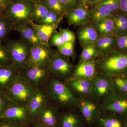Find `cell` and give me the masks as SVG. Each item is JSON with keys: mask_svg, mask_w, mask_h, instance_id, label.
<instances>
[{"mask_svg": "<svg viewBox=\"0 0 127 127\" xmlns=\"http://www.w3.org/2000/svg\"><path fill=\"white\" fill-rule=\"evenodd\" d=\"M60 115L59 109L49 101L38 113L34 121L47 127H60Z\"/></svg>", "mask_w": 127, "mask_h": 127, "instance_id": "7c38bea8", "label": "cell"}, {"mask_svg": "<svg viewBox=\"0 0 127 127\" xmlns=\"http://www.w3.org/2000/svg\"><path fill=\"white\" fill-rule=\"evenodd\" d=\"M44 87L49 101L59 110L77 107L79 97L66 82L52 76Z\"/></svg>", "mask_w": 127, "mask_h": 127, "instance_id": "6da1fadb", "label": "cell"}, {"mask_svg": "<svg viewBox=\"0 0 127 127\" xmlns=\"http://www.w3.org/2000/svg\"><path fill=\"white\" fill-rule=\"evenodd\" d=\"M99 36L94 27L91 26L83 27L78 33V40L82 46L88 43H95Z\"/></svg>", "mask_w": 127, "mask_h": 127, "instance_id": "cb8c5ba5", "label": "cell"}, {"mask_svg": "<svg viewBox=\"0 0 127 127\" xmlns=\"http://www.w3.org/2000/svg\"><path fill=\"white\" fill-rule=\"evenodd\" d=\"M48 9L62 16H65L67 14L66 9L59 0H43Z\"/></svg>", "mask_w": 127, "mask_h": 127, "instance_id": "1f68e13d", "label": "cell"}, {"mask_svg": "<svg viewBox=\"0 0 127 127\" xmlns=\"http://www.w3.org/2000/svg\"><path fill=\"white\" fill-rule=\"evenodd\" d=\"M4 10H2V9H0V16H1L2 15L4 14Z\"/></svg>", "mask_w": 127, "mask_h": 127, "instance_id": "f907efd6", "label": "cell"}, {"mask_svg": "<svg viewBox=\"0 0 127 127\" xmlns=\"http://www.w3.org/2000/svg\"><path fill=\"white\" fill-rule=\"evenodd\" d=\"M63 17L56 12L49 10L47 14L39 24L59 26Z\"/></svg>", "mask_w": 127, "mask_h": 127, "instance_id": "d6a6232c", "label": "cell"}, {"mask_svg": "<svg viewBox=\"0 0 127 127\" xmlns=\"http://www.w3.org/2000/svg\"><path fill=\"white\" fill-rule=\"evenodd\" d=\"M117 36L110 35L99 36L94 44L98 50L100 56L107 55L115 50Z\"/></svg>", "mask_w": 127, "mask_h": 127, "instance_id": "603a6c76", "label": "cell"}, {"mask_svg": "<svg viewBox=\"0 0 127 127\" xmlns=\"http://www.w3.org/2000/svg\"><path fill=\"white\" fill-rule=\"evenodd\" d=\"M77 108L84 120L92 124L96 121L101 111V105L92 96L81 97Z\"/></svg>", "mask_w": 127, "mask_h": 127, "instance_id": "9c48e42d", "label": "cell"}, {"mask_svg": "<svg viewBox=\"0 0 127 127\" xmlns=\"http://www.w3.org/2000/svg\"><path fill=\"white\" fill-rule=\"evenodd\" d=\"M119 3L120 0H104L100 4L107 10L116 13L119 10Z\"/></svg>", "mask_w": 127, "mask_h": 127, "instance_id": "74e56055", "label": "cell"}, {"mask_svg": "<svg viewBox=\"0 0 127 127\" xmlns=\"http://www.w3.org/2000/svg\"><path fill=\"white\" fill-rule=\"evenodd\" d=\"M98 74L96 60L79 62L69 80L77 78L93 79Z\"/></svg>", "mask_w": 127, "mask_h": 127, "instance_id": "9a60e30c", "label": "cell"}, {"mask_svg": "<svg viewBox=\"0 0 127 127\" xmlns=\"http://www.w3.org/2000/svg\"><path fill=\"white\" fill-rule=\"evenodd\" d=\"M104 0H92L94 6L99 4L104 1Z\"/></svg>", "mask_w": 127, "mask_h": 127, "instance_id": "7dc6e473", "label": "cell"}, {"mask_svg": "<svg viewBox=\"0 0 127 127\" xmlns=\"http://www.w3.org/2000/svg\"><path fill=\"white\" fill-rule=\"evenodd\" d=\"M115 48L116 51L127 52V32L117 35Z\"/></svg>", "mask_w": 127, "mask_h": 127, "instance_id": "d590c367", "label": "cell"}, {"mask_svg": "<svg viewBox=\"0 0 127 127\" xmlns=\"http://www.w3.org/2000/svg\"><path fill=\"white\" fill-rule=\"evenodd\" d=\"M93 80L77 78L66 82L78 96H92Z\"/></svg>", "mask_w": 127, "mask_h": 127, "instance_id": "ac0fdd59", "label": "cell"}, {"mask_svg": "<svg viewBox=\"0 0 127 127\" xmlns=\"http://www.w3.org/2000/svg\"><path fill=\"white\" fill-rule=\"evenodd\" d=\"M28 0L34 3V4H35V3H36V2L41 1L42 0Z\"/></svg>", "mask_w": 127, "mask_h": 127, "instance_id": "681fc988", "label": "cell"}, {"mask_svg": "<svg viewBox=\"0 0 127 127\" xmlns=\"http://www.w3.org/2000/svg\"><path fill=\"white\" fill-rule=\"evenodd\" d=\"M5 46L9 51L13 64L20 71L26 67L32 45L26 40H8Z\"/></svg>", "mask_w": 127, "mask_h": 127, "instance_id": "5b68a950", "label": "cell"}, {"mask_svg": "<svg viewBox=\"0 0 127 127\" xmlns=\"http://www.w3.org/2000/svg\"><path fill=\"white\" fill-rule=\"evenodd\" d=\"M82 118L77 108L63 110L60 115V127H81Z\"/></svg>", "mask_w": 127, "mask_h": 127, "instance_id": "d6986e66", "label": "cell"}, {"mask_svg": "<svg viewBox=\"0 0 127 127\" xmlns=\"http://www.w3.org/2000/svg\"><path fill=\"white\" fill-rule=\"evenodd\" d=\"M100 36L116 35L114 22L112 17L107 18L94 24Z\"/></svg>", "mask_w": 127, "mask_h": 127, "instance_id": "d4e9b609", "label": "cell"}, {"mask_svg": "<svg viewBox=\"0 0 127 127\" xmlns=\"http://www.w3.org/2000/svg\"><path fill=\"white\" fill-rule=\"evenodd\" d=\"M13 28V25L4 13L0 16V42L6 40Z\"/></svg>", "mask_w": 127, "mask_h": 127, "instance_id": "f1b7e54d", "label": "cell"}, {"mask_svg": "<svg viewBox=\"0 0 127 127\" xmlns=\"http://www.w3.org/2000/svg\"><path fill=\"white\" fill-rule=\"evenodd\" d=\"M59 32L62 34L65 42L74 43L76 38L75 34L72 31L68 28H59Z\"/></svg>", "mask_w": 127, "mask_h": 127, "instance_id": "f35d334b", "label": "cell"}, {"mask_svg": "<svg viewBox=\"0 0 127 127\" xmlns=\"http://www.w3.org/2000/svg\"><path fill=\"white\" fill-rule=\"evenodd\" d=\"M34 4L28 0H12L4 13L13 27L32 20Z\"/></svg>", "mask_w": 127, "mask_h": 127, "instance_id": "277c9868", "label": "cell"}, {"mask_svg": "<svg viewBox=\"0 0 127 127\" xmlns=\"http://www.w3.org/2000/svg\"><path fill=\"white\" fill-rule=\"evenodd\" d=\"M98 73L112 78L127 75V52L114 50L96 60Z\"/></svg>", "mask_w": 127, "mask_h": 127, "instance_id": "7a4b0ae2", "label": "cell"}, {"mask_svg": "<svg viewBox=\"0 0 127 127\" xmlns=\"http://www.w3.org/2000/svg\"><path fill=\"white\" fill-rule=\"evenodd\" d=\"M65 43V41L59 31L56 30L52 34L49 40V44L51 46L56 47L57 48L61 46Z\"/></svg>", "mask_w": 127, "mask_h": 127, "instance_id": "8d00e7d4", "label": "cell"}, {"mask_svg": "<svg viewBox=\"0 0 127 127\" xmlns=\"http://www.w3.org/2000/svg\"><path fill=\"white\" fill-rule=\"evenodd\" d=\"M12 0H0V9L5 10Z\"/></svg>", "mask_w": 127, "mask_h": 127, "instance_id": "f6af8a7d", "label": "cell"}, {"mask_svg": "<svg viewBox=\"0 0 127 127\" xmlns=\"http://www.w3.org/2000/svg\"><path fill=\"white\" fill-rule=\"evenodd\" d=\"M67 12L77 7L79 3L77 0H59Z\"/></svg>", "mask_w": 127, "mask_h": 127, "instance_id": "b9f144b4", "label": "cell"}, {"mask_svg": "<svg viewBox=\"0 0 127 127\" xmlns=\"http://www.w3.org/2000/svg\"><path fill=\"white\" fill-rule=\"evenodd\" d=\"M117 35L127 32V17L121 12L114 13L112 16Z\"/></svg>", "mask_w": 127, "mask_h": 127, "instance_id": "f546056e", "label": "cell"}, {"mask_svg": "<svg viewBox=\"0 0 127 127\" xmlns=\"http://www.w3.org/2000/svg\"><path fill=\"white\" fill-rule=\"evenodd\" d=\"M48 66L53 76L66 82L70 78L75 67L68 58L53 51Z\"/></svg>", "mask_w": 127, "mask_h": 127, "instance_id": "52a82bcc", "label": "cell"}, {"mask_svg": "<svg viewBox=\"0 0 127 127\" xmlns=\"http://www.w3.org/2000/svg\"><path fill=\"white\" fill-rule=\"evenodd\" d=\"M12 65L13 62L7 48L0 42V67Z\"/></svg>", "mask_w": 127, "mask_h": 127, "instance_id": "836d02e7", "label": "cell"}, {"mask_svg": "<svg viewBox=\"0 0 127 127\" xmlns=\"http://www.w3.org/2000/svg\"><path fill=\"white\" fill-rule=\"evenodd\" d=\"M0 127H29L28 125H23L5 119H0Z\"/></svg>", "mask_w": 127, "mask_h": 127, "instance_id": "60d3db41", "label": "cell"}, {"mask_svg": "<svg viewBox=\"0 0 127 127\" xmlns=\"http://www.w3.org/2000/svg\"><path fill=\"white\" fill-rule=\"evenodd\" d=\"M96 122L100 127H127L122 117L113 113L102 110Z\"/></svg>", "mask_w": 127, "mask_h": 127, "instance_id": "e0dca14e", "label": "cell"}, {"mask_svg": "<svg viewBox=\"0 0 127 127\" xmlns=\"http://www.w3.org/2000/svg\"><path fill=\"white\" fill-rule=\"evenodd\" d=\"M49 10L43 0L35 3L32 20L35 23L40 24L47 14Z\"/></svg>", "mask_w": 127, "mask_h": 127, "instance_id": "83f0119b", "label": "cell"}, {"mask_svg": "<svg viewBox=\"0 0 127 127\" xmlns=\"http://www.w3.org/2000/svg\"><path fill=\"white\" fill-rule=\"evenodd\" d=\"M11 120L15 122L28 125L31 123L27 105L11 102L0 118Z\"/></svg>", "mask_w": 127, "mask_h": 127, "instance_id": "8fae6325", "label": "cell"}, {"mask_svg": "<svg viewBox=\"0 0 127 127\" xmlns=\"http://www.w3.org/2000/svg\"><path fill=\"white\" fill-rule=\"evenodd\" d=\"M101 110L123 118L127 113V96L116 92L108 101L101 105Z\"/></svg>", "mask_w": 127, "mask_h": 127, "instance_id": "5bb4252c", "label": "cell"}, {"mask_svg": "<svg viewBox=\"0 0 127 127\" xmlns=\"http://www.w3.org/2000/svg\"><path fill=\"white\" fill-rule=\"evenodd\" d=\"M28 23L33 28L43 45L50 47L49 40L58 27V25H41L35 23L32 20Z\"/></svg>", "mask_w": 127, "mask_h": 127, "instance_id": "44dd1931", "label": "cell"}, {"mask_svg": "<svg viewBox=\"0 0 127 127\" xmlns=\"http://www.w3.org/2000/svg\"><path fill=\"white\" fill-rule=\"evenodd\" d=\"M74 43L65 42L61 46L58 48V52L66 57L74 58L75 56Z\"/></svg>", "mask_w": 127, "mask_h": 127, "instance_id": "e575fe53", "label": "cell"}, {"mask_svg": "<svg viewBox=\"0 0 127 127\" xmlns=\"http://www.w3.org/2000/svg\"><path fill=\"white\" fill-rule=\"evenodd\" d=\"M123 118L124 119L125 124H126V126H127V113L124 117Z\"/></svg>", "mask_w": 127, "mask_h": 127, "instance_id": "c3c4849f", "label": "cell"}, {"mask_svg": "<svg viewBox=\"0 0 127 127\" xmlns=\"http://www.w3.org/2000/svg\"><path fill=\"white\" fill-rule=\"evenodd\" d=\"M20 73L13 64L0 67V92L4 93Z\"/></svg>", "mask_w": 127, "mask_h": 127, "instance_id": "ffe728a7", "label": "cell"}, {"mask_svg": "<svg viewBox=\"0 0 127 127\" xmlns=\"http://www.w3.org/2000/svg\"><path fill=\"white\" fill-rule=\"evenodd\" d=\"M112 78L99 73L93 80L92 96L102 105L108 101L116 93Z\"/></svg>", "mask_w": 127, "mask_h": 127, "instance_id": "8992f818", "label": "cell"}, {"mask_svg": "<svg viewBox=\"0 0 127 127\" xmlns=\"http://www.w3.org/2000/svg\"><path fill=\"white\" fill-rule=\"evenodd\" d=\"M20 72L35 89L44 86L52 76L48 65L43 66L25 67Z\"/></svg>", "mask_w": 127, "mask_h": 127, "instance_id": "ba28073f", "label": "cell"}, {"mask_svg": "<svg viewBox=\"0 0 127 127\" xmlns=\"http://www.w3.org/2000/svg\"><path fill=\"white\" fill-rule=\"evenodd\" d=\"M114 13L99 4L91 9V19L94 24L105 18L112 17Z\"/></svg>", "mask_w": 127, "mask_h": 127, "instance_id": "484cf974", "label": "cell"}, {"mask_svg": "<svg viewBox=\"0 0 127 127\" xmlns=\"http://www.w3.org/2000/svg\"><path fill=\"white\" fill-rule=\"evenodd\" d=\"M79 5L87 9L91 10L93 8L94 5L92 0H77Z\"/></svg>", "mask_w": 127, "mask_h": 127, "instance_id": "7bdbcfd3", "label": "cell"}, {"mask_svg": "<svg viewBox=\"0 0 127 127\" xmlns=\"http://www.w3.org/2000/svg\"><path fill=\"white\" fill-rule=\"evenodd\" d=\"M33 127H50L41 124L36 121L32 122Z\"/></svg>", "mask_w": 127, "mask_h": 127, "instance_id": "bcb514c9", "label": "cell"}, {"mask_svg": "<svg viewBox=\"0 0 127 127\" xmlns=\"http://www.w3.org/2000/svg\"><path fill=\"white\" fill-rule=\"evenodd\" d=\"M14 28L20 35L22 38L32 45H43L35 30L29 23L16 25Z\"/></svg>", "mask_w": 127, "mask_h": 127, "instance_id": "7402d4cb", "label": "cell"}, {"mask_svg": "<svg viewBox=\"0 0 127 127\" xmlns=\"http://www.w3.org/2000/svg\"><path fill=\"white\" fill-rule=\"evenodd\" d=\"M49 101L45 87L36 89L27 105L31 123L35 120L37 114Z\"/></svg>", "mask_w": 127, "mask_h": 127, "instance_id": "4fadbf2b", "label": "cell"}, {"mask_svg": "<svg viewBox=\"0 0 127 127\" xmlns=\"http://www.w3.org/2000/svg\"><path fill=\"white\" fill-rule=\"evenodd\" d=\"M52 50L44 45L32 46L26 67L48 65Z\"/></svg>", "mask_w": 127, "mask_h": 127, "instance_id": "30bf717a", "label": "cell"}, {"mask_svg": "<svg viewBox=\"0 0 127 127\" xmlns=\"http://www.w3.org/2000/svg\"><path fill=\"white\" fill-rule=\"evenodd\" d=\"M115 91L127 96V75L112 78Z\"/></svg>", "mask_w": 127, "mask_h": 127, "instance_id": "4dcf8cb0", "label": "cell"}, {"mask_svg": "<svg viewBox=\"0 0 127 127\" xmlns=\"http://www.w3.org/2000/svg\"><path fill=\"white\" fill-rule=\"evenodd\" d=\"M91 10L81 5L67 12L66 16L70 25L79 26L86 25L91 20Z\"/></svg>", "mask_w": 127, "mask_h": 127, "instance_id": "2e32d148", "label": "cell"}, {"mask_svg": "<svg viewBox=\"0 0 127 127\" xmlns=\"http://www.w3.org/2000/svg\"><path fill=\"white\" fill-rule=\"evenodd\" d=\"M35 90L20 73L4 93L11 102L27 105Z\"/></svg>", "mask_w": 127, "mask_h": 127, "instance_id": "3957f363", "label": "cell"}, {"mask_svg": "<svg viewBox=\"0 0 127 127\" xmlns=\"http://www.w3.org/2000/svg\"><path fill=\"white\" fill-rule=\"evenodd\" d=\"M119 11L127 17V0H120Z\"/></svg>", "mask_w": 127, "mask_h": 127, "instance_id": "ee69618b", "label": "cell"}, {"mask_svg": "<svg viewBox=\"0 0 127 127\" xmlns=\"http://www.w3.org/2000/svg\"><path fill=\"white\" fill-rule=\"evenodd\" d=\"M10 102L5 94L0 92V118Z\"/></svg>", "mask_w": 127, "mask_h": 127, "instance_id": "ab89813d", "label": "cell"}, {"mask_svg": "<svg viewBox=\"0 0 127 127\" xmlns=\"http://www.w3.org/2000/svg\"><path fill=\"white\" fill-rule=\"evenodd\" d=\"M79 62L96 60L100 56L97 48L94 43H88L83 46Z\"/></svg>", "mask_w": 127, "mask_h": 127, "instance_id": "4316f807", "label": "cell"}]
</instances>
